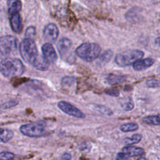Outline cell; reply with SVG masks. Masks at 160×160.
<instances>
[{
	"label": "cell",
	"mask_w": 160,
	"mask_h": 160,
	"mask_svg": "<svg viewBox=\"0 0 160 160\" xmlns=\"http://www.w3.org/2000/svg\"><path fill=\"white\" fill-rule=\"evenodd\" d=\"M19 51L22 59L26 62L32 65L35 69L41 71L48 70L50 62L43 56H39L37 46L32 39L26 38L22 40L19 46Z\"/></svg>",
	"instance_id": "cell-1"
},
{
	"label": "cell",
	"mask_w": 160,
	"mask_h": 160,
	"mask_svg": "<svg viewBox=\"0 0 160 160\" xmlns=\"http://www.w3.org/2000/svg\"><path fill=\"white\" fill-rule=\"evenodd\" d=\"M24 71V66L19 59L6 58L0 62V73L6 78L19 77Z\"/></svg>",
	"instance_id": "cell-2"
},
{
	"label": "cell",
	"mask_w": 160,
	"mask_h": 160,
	"mask_svg": "<svg viewBox=\"0 0 160 160\" xmlns=\"http://www.w3.org/2000/svg\"><path fill=\"white\" fill-rule=\"evenodd\" d=\"M100 53V47L96 43L86 42L80 45L75 49V54L86 62H92L98 58Z\"/></svg>",
	"instance_id": "cell-3"
},
{
	"label": "cell",
	"mask_w": 160,
	"mask_h": 160,
	"mask_svg": "<svg viewBox=\"0 0 160 160\" xmlns=\"http://www.w3.org/2000/svg\"><path fill=\"white\" fill-rule=\"evenodd\" d=\"M144 56V52L141 50H126L119 53L115 56V63L121 67H127L134 63Z\"/></svg>",
	"instance_id": "cell-4"
},
{
	"label": "cell",
	"mask_w": 160,
	"mask_h": 160,
	"mask_svg": "<svg viewBox=\"0 0 160 160\" xmlns=\"http://www.w3.org/2000/svg\"><path fill=\"white\" fill-rule=\"evenodd\" d=\"M17 49V39L11 35L0 38V58H7Z\"/></svg>",
	"instance_id": "cell-5"
},
{
	"label": "cell",
	"mask_w": 160,
	"mask_h": 160,
	"mask_svg": "<svg viewBox=\"0 0 160 160\" xmlns=\"http://www.w3.org/2000/svg\"><path fill=\"white\" fill-rule=\"evenodd\" d=\"M45 124L42 122L35 123H28L22 125L20 128V131L22 134L30 138L41 137L45 132Z\"/></svg>",
	"instance_id": "cell-6"
},
{
	"label": "cell",
	"mask_w": 160,
	"mask_h": 160,
	"mask_svg": "<svg viewBox=\"0 0 160 160\" xmlns=\"http://www.w3.org/2000/svg\"><path fill=\"white\" fill-rule=\"evenodd\" d=\"M56 47L62 59L67 61H70L71 59L75 60V57L72 56V43L70 39L67 38H63L59 41Z\"/></svg>",
	"instance_id": "cell-7"
},
{
	"label": "cell",
	"mask_w": 160,
	"mask_h": 160,
	"mask_svg": "<svg viewBox=\"0 0 160 160\" xmlns=\"http://www.w3.org/2000/svg\"><path fill=\"white\" fill-rule=\"evenodd\" d=\"M57 106L58 108H59L62 112L67 114V115L76 117V118H84L85 117V114L83 113L80 109H78V108H76L75 106H72L70 103L67 102H58Z\"/></svg>",
	"instance_id": "cell-8"
},
{
	"label": "cell",
	"mask_w": 160,
	"mask_h": 160,
	"mask_svg": "<svg viewBox=\"0 0 160 160\" xmlns=\"http://www.w3.org/2000/svg\"><path fill=\"white\" fill-rule=\"evenodd\" d=\"M59 35V30L54 23H48L43 29V37L46 42H54Z\"/></svg>",
	"instance_id": "cell-9"
},
{
	"label": "cell",
	"mask_w": 160,
	"mask_h": 160,
	"mask_svg": "<svg viewBox=\"0 0 160 160\" xmlns=\"http://www.w3.org/2000/svg\"><path fill=\"white\" fill-rule=\"evenodd\" d=\"M42 56L48 61L50 63H54L57 59V55L54 48L50 43H45L42 46Z\"/></svg>",
	"instance_id": "cell-10"
},
{
	"label": "cell",
	"mask_w": 160,
	"mask_h": 160,
	"mask_svg": "<svg viewBox=\"0 0 160 160\" xmlns=\"http://www.w3.org/2000/svg\"><path fill=\"white\" fill-rule=\"evenodd\" d=\"M9 23L13 32L17 33V34L21 32L23 29V24H22L21 17L20 14L15 13L9 16Z\"/></svg>",
	"instance_id": "cell-11"
},
{
	"label": "cell",
	"mask_w": 160,
	"mask_h": 160,
	"mask_svg": "<svg viewBox=\"0 0 160 160\" xmlns=\"http://www.w3.org/2000/svg\"><path fill=\"white\" fill-rule=\"evenodd\" d=\"M154 64V60L150 58L144 59H139L133 63V69L136 71H141L148 67H152Z\"/></svg>",
	"instance_id": "cell-12"
},
{
	"label": "cell",
	"mask_w": 160,
	"mask_h": 160,
	"mask_svg": "<svg viewBox=\"0 0 160 160\" xmlns=\"http://www.w3.org/2000/svg\"><path fill=\"white\" fill-rule=\"evenodd\" d=\"M22 7L21 2L20 0H8L7 8L9 16L15 13H19Z\"/></svg>",
	"instance_id": "cell-13"
},
{
	"label": "cell",
	"mask_w": 160,
	"mask_h": 160,
	"mask_svg": "<svg viewBox=\"0 0 160 160\" xmlns=\"http://www.w3.org/2000/svg\"><path fill=\"white\" fill-rule=\"evenodd\" d=\"M122 152L128 155L129 156H140L144 154V150L141 148L134 146H126L122 148Z\"/></svg>",
	"instance_id": "cell-14"
},
{
	"label": "cell",
	"mask_w": 160,
	"mask_h": 160,
	"mask_svg": "<svg viewBox=\"0 0 160 160\" xmlns=\"http://www.w3.org/2000/svg\"><path fill=\"white\" fill-rule=\"evenodd\" d=\"M13 137V133L10 130L0 128V142L6 143Z\"/></svg>",
	"instance_id": "cell-15"
},
{
	"label": "cell",
	"mask_w": 160,
	"mask_h": 160,
	"mask_svg": "<svg viewBox=\"0 0 160 160\" xmlns=\"http://www.w3.org/2000/svg\"><path fill=\"white\" fill-rule=\"evenodd\" d=\"M113 56V52L111 50L108 49L105 51L103 54L98 56V63L100 65H104V64L108 63L110 60H111V57Z\"/></svg>",
	"instance_id": "cell-16"
},
{
	"label": "cell",
	"mask_w": 160,
	"mask_h": 160,
	"mask_svg": "<svg viewBox=\"0 0 160 160\" xmlns=\"http://www.w3.org/2000/svg\"><path fill=\"white\" fill-rule=\"evenodd\" d=\"M143 122L147 124L158 126L160 125V115L147 116V117L143 118Z\"/></svg>",
	"instance_id": "cell-17"
},
{
	"label": "cell",
	"mask_w": 160,
	"mask_h": 160,
	"mask_svg": "<svg viewBox=\"0 0 160 160\" xmlns=\"http://www.w3.org/2000/svg\"><path fill=\"white\" fill-rule=\"evenodd\" d=\"M125 78L124 76H120V75H115V74H109L107 78L108 82L110 84H120V83L123 82L125 81Z\"/></svg>",
	"instance_id": "cell-18"
},
{
	"label": "cell",
	"mask_w": 160,
	"mask_h": 160,
	"mask_svg": "<svg viewBox=\"0 0 160 160\" xmlns=\"http://www.w3.org/2000/svg\"><path fill=\"white\" fill-rule=\"evenodd\" d=\"M138 125L134 123H128L122 124L120 126V130L122 132H131V131H135L138 129Z\"/></svg>",
	"instance_id": "cell-19"
},
{
	"label": "cell",
	"mask_w": 160,
	"mask_h": 160,
	"mask_svg": "<svg viewBox=\"0 0 160 160\" xmlns=\"http://www.w3.org/2000/svg\"><path fill=\"white\" fill-rule=\"evenodd\" d=\"M141 139H142V136L141 134H133L131 138H126L124 139V142L127 145H132L139 143Z\"/></svg>",
	"instance_id": "cell-20"
},
{
	"label": "cell",
	"mask_w": 160,
	"mask_h": 160,
	"mask_svg": "<svg viewBox=\"0 0 160 160\" xmlns=\"http://www.w3.org/2000/svg\"><path fill=\"white\" fill-rule=\"evenodd\" d=\"M96 109H97L100 113L103 114V115H105V116H111L113 114L112 111H111L109 108H108L107 106H104L97 105V106H96Z\"/></svg>",
	"instance_id": "cell-21"
},
{
	"label": "cell",
	"mask_w": 160,
	"mask_h": 160,
	"mask_svg": "<svg viewBox=\"0 0 160 160\" xmlns=\"http://www.w3.org/2000/svg\"><path fill=\"white\" fill-rule=\"evenodd\" d=\"M35 28L33 26L28 27L26 29V31H25V37H26L27 38H31L33 40V39L35 38Z\"/></svg>",
	"instance_id": "cell-22"
},
{
	"label": "cell",
	"mask_w": 160,
	"mask_h": 160,
	"mask_svg": "<svg viewBox=\"0 0 160 160\" xmlns=\"http://www.w3.org/2000/svg\"><path fill=\"white\" fill-rule=\"evenodd\" d=\"M121 106H122V108L125 111H130L133 109V107H134V104H133V101H132L130 98H128L126 101H125L123 103H122Z\"/></svg>",
	"instance_id": "cell-23"
},
{
	"label": "cell",
	"mask_w": 160,
	"mask_h": 160,
	"mask_svg": "<svg viewBox=\"0 0 160 160\" xmlns=\"http://www.w3.org/2000/svg\"><path fill=\"white\" fill-rule=\"evenodd\" d=\"M75 82V78L72 77H64L61 79V84L63 86H72Z\"/></svg>",
	"instance_id": "cell-24"
},
{
	"label": "cell",
	"mask_w": 160,
	"mask_h": 160,
	"mask_svg": "<svg viewBox=\"0 0 160 160\" xmlns=\"http://www.w3.org/2000/svg\"><path fill=\"white\" fill-rule=\"evenodd\" d=\"M17 104H18V101H17V100H10V101L7 102L3 103V104L1 106V109H10V108L14 107V106H17Z\"/></svg>",
	"instance_id": "cell-25"
},
{
	"label": "cell",
	"mask_w": 160,
	"mask_h": 160,
	"mask_svg": "<svg viewBox=\"0 0 160 160\" xmlns=\"http://www.w3.org/2000/svg\"><path fill=\"white\" fill-rule=\"evenodd\" d=\"M15 157L13 153L9 152H3L0 153V160H12Z\"/></svg>",
	"instance_id": "cell-26"
},
{
	"label": "cell",
	"mask_w": 160,
	"mask_h": 160,
	"mask_svg": "<svg viewBox=\"0 0 160 160\" xmlns=\"http://www.w3.org/2000/svg\"><path fill=\"white\" fill-rule=\"evenodd\" d=\"M146 84L149 88H159L160 87V81L158 80H148L146 82Z\"/></svg>",
	"instance_id": "cell-27"
},
{
	"label": "cell",
	"mask_w": 160,
	"mask_h": 160,
	"mask_svg": "<svg viewBox=\"0 0 160 160\" xmlns=\"http://www.w3.org/2000/svg\"><path fill=\"white\" fill-rule=\"evenodd\" d=\"M105 93H106L107 95H111V96H115V97L118 96V95H119V90L115 88H111V89H108V90H105Z\"/></svg>",
	"instance_id": "cell-28"
},
{
	"label": "cell",
	"mask_w": 160,
	"mask_h": 160,
	"mask_svg": "<svg viewBox=\"0 0 160 160\" xmlns=\"http://www.w3.org/2000/svg\"><path fill=\"white\" fill-rule=\"evenodd\" d=\"M116 160H131L129 158V156L124 152L118 153L116 156Z\"/></svg>",
	"instance_id": "cell-29"
},
{
	"label": "cell",
	"mask_w": 160,
	"mask_h": 160,
	"mask_svg": "<svg viewBox=\"0 0 160 160\" xmlns=\"http://www.w3.org/2000/svg\"><path fill=\"white\" fill-rule=\"evenodd\" d=\"M71 159H72V156L69 153H64L61 156V159L62 160H70Z\"/></svg>",
	"instance_id": "cell-30"
},
{
	"label": "cell",
	"mask_w": 160,
	"mask_h": 160,
	"mask_svg": "<svg viewBox=\"0 0 160 160\" xmlns=\"http://www.w3.org/2000/svg\"><path fill=\"white\" fill-rule=\"evenodd\" d=\"M155 43H156L157 45L160 48V37L158 38H156V40H155Z\"/></svg>",
	"instance_id": "cell-31"
},
{
	"label": "cell",
	"mask_w": 160,
	"mask_h": 160,
	"mask_svg": "<svg viewBox=\"0 0 160 160\" xmlns=\"http://www.w3.org/2000/svg\"><path fill=\"white\" fill-rule=\"evenodd\" d=\"M137 160H147L145 159V158H143V157H141V158H139V159H138Z\"/></svg>",
	"instance_id": "cell-32"
}]
</instances>
